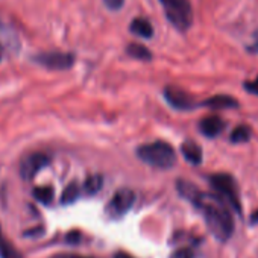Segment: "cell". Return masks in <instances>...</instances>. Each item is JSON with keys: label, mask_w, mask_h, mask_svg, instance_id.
<instances>
[{"label": "cell", "mask_w": 258, "mask_h": 258, "mask_svg": "<svg viewBox=\"0 0 258 258\" xmlns=\"http://www.w3.org/2000/svg\"><path fill=\"white\" fill-rule=\"evenodd\" d=\"M249 52H252V53H258V34L255 35V41L249 46Z\"/></svg>", "instance_id": "obj_25"}, {"label": "cell", "mask_w": 258, "mask_h": 258, "mask_svg": "<svg viewBox=\"0 0 258 258\" xmlns=\"http://www.w3.org/2000/svg\"><path fill=\"white\" fill-rule=\"evenodd\" d=\"M170 258H193V252L188 247H181V249L175 250L170 255Z\"/></svg>", "instance_id": "obj_20"}, {"label": "cell", "mask_w": 258, "mask_h": 258, "mask_svg": "<svg viewBox=\"0 0 258 258\" xmlns=\"http://www.w3.org/2000/svg\"><path fill=\"white\" fill-rule=\"evenodd\" d=\"M0 258H23L14 244L2 234V228H0Z\"/></svg>", "instance_id": "obj_14"}, {"label": "cell", "mask_w": 258, "mask_h": 258, "mask_svg": "<svg viewBox=\"0 0 258 258\" xmlns=\"http://www.w3.org/2000/svg\"><path fill=\"white\" fill-rule=\"evenodd\" d=\"M53 258H90V256H81V255H67V253H62V255H55Z\"/></svg>", "instance_id": "obj_26"}, {"label": "cell", "mask_w": 258, "mask_h": 258, "mask_svg": "<svg viewBox=\"0 0 258 258\" xmlns=\"http://www.w3.org/2000/svg\"><path fill=\"white\" fill-rule=\"evenodd\" d=\"M202 105L214 108V109H223V108H235V106H238V102L231 96L220 94V96H214V97L207 99Z\"/></svg>", "instance_id": "obj_13"}, {"label": "cell", "mask_w": 258, "mask_h": 258, "mask_svg": "<svg viewBox=\"0 0 258 258\" xmlns=\"http://www.w3.org/2000/svg\"><path fill=\"white\" fill-rule=\"evenodd\" d=\"M252 133H250V127L249 126H237L234 131L231 133V142L232 143H244L250 139Z\"/></svg>", "instance_id": "obj_19"}, {"label": "cell", "mask_w": 258, "mask_h": 258, "mask_svg": "<svg viewBox=\"0 0 258 258\" xmlns=\"http://www.w3.org/2000/svg\"><path fill=\"white\" fill-rule=\"evenodd\" d=\"M176 188L184 199L191 202L202 213L210 232L219 241H226L232 235L234 220L219 196L207 195L195 187L191 182L182 179H178Z\"/></svg>", "instance_id": "obj_1"}, {"label": "cell", "mask_w": 258, "mask_h": 258, "mask_svg": "<svg viewBox=\"0 0 258 258\" xmlns=\"http://www.w3.org/2000/svg\"><path fill=\"white\" fill-rule=\"evenodd\" d=\"M126 53L129 56H133L136 59H140V61H151L152 59V53L151 50L143 46V44H139V43H131L127 47H126Z\"/></svg>", "instance_id": "obj_15"}, {"label": "cell", "mask_w": 258, "mask_h": 258, "mask_svg": "<svg viewBox=\"0 0 258 258\" xmlns=\"http://www.w3.org/2000/svg\"><path fill=\"white\" fill-rule=\"evenodd\" d=\"M79 195H81L79 185H78L76 182H72V184H69V185L66 187V190L62 191V195H61V204H62V205H72V204H75V202L78 201Z\"/></svg>", "instance_id": "obj_16"}, {"label": "cell", "mask_w": 258, "mask_h": 258, "mask_svg": "<svg viewBox=\"0 0 258 258\" xmlns=\"http://www.w3.org/2000/svg\"><path fill=\"white\" fill-rule=\"evenodd\" d=\"M134 201H136V193L131 188H120L114 193L112 199L108 202L105 213L109 219L117 220L131 210Z\"/></svg>", "instance_id": "obj_4"}, {"label": "cell", "mask_w": 258, "mask_h": 258, "mask_svg": "<svg viewBox=\"0 0 258 258\" xmlns=\"http://www.w3.org/2000/svg\"><path fill=\"white\" fill-rule=\"evenodd\" d=\"M43 231H44V228H43V226H38V228H35V229H28L23 235H25V237H38V235L43 234Z\"/></svg>", "instance_id": "obj_23"}, {"label": "cell", "mask_w": 258, "mask_h": 258, "mask_svg": "<svg viewBox=\"0 0 258 258\" xmlns=\"http://www.w3.org/2000/svg\"><path fill=\"white\" fill-rule=\"evenodd\" d=\"M181 152H182L184 158H185L190 164L198 166V164L202 163V149H201L196 143H193V142H185V143H182Z\"/></svg>", "instance_id": "obj_11"}, {"label": "cell", "mask_w": 258, "mask_h": 258, "mask_svg": "<svg viewBox=\"0 0 258 258\" xmlns=\"http://www.w3.org/2000/svg\"><path fill=\"white\" fill-rule=\"evenodd\" d=\"M0 61H2V56H0Z\"/></svg>", "instance_id": "obj_28"}, {"label": "cell", "mask_w": 258, "mask_h": 258, "mask_svg": "<svg viewBox=\"0 0 258 258\" xmlns=\"http://www.w3.org/2000/svg\"><path fill=\"white\" fill-rule=\"evenodd\" d=\"M0 49L8 53H19L22 49V41L17 31L4 19H0Z\"/></svg>", "instance_id": "obj_8"}, {"label": "cell", "mask_w": 258, "mask_h": 258, "mask_svg": "<svg viewBox=\"0 0 258 258\" xmlns=\"http://www.w3.org/2000/svg\"><path fill=\"white\" fill-rule=\"evenodd\" d=\"M49 157L41 152H34L28 155L20 164V176L25 181H32L37 176V173L49 164Z\"/></svg>", "instance_id": "obj_7"}, {"label": "cell", "mask_w": 258, "mask_h": 258, "mask_svg": "<svg viewBox=\"0 0 258 258\" xmlns=\"http://www.w3.org/2000/svg\"><path fill=\"white\" fill-rule=\"evenodd\" d=\"M210 182L213 185V188L219 193V196H222L223 199H226L232 208L240 213V202H238V193L235 188V182L229 175H213L210 178Z\"/></svg>", "instance_id": "obj_5"}, {"label": "cell", "mask_w": 258, "mask_h": 258, "mask_svg": "<svg viewBox=\"0 0 258 258\" xmlns=\"http://www.w3.org/2000/svg\"><path fill=\"white\" fill-rule=\"evenodd\" d=\"M114 258H134V256H131V255L126 253V252H115Z\"/></svg>", "instance_id": "obj_27"}, {"label": "cell", "mask_w": 258, "mask_h": 258, "mask_svg": "<svg viewBox=\"0 0 258 258\" xmlns=\"http://www.w3.org/2000/svg\"><path fill=\"white\" fill-rule=\"evenodd\" d=\"M102 185H103V178L100 175H91L84 182V191L91 196L96 195L102 188Z\"/></svg>", "instance_id": "obj_17"}, {"label": "cell", "mask_w": 258, "mask_h": 258, "mask_svg": "<svg viewBox=\"0 0 258 258\" xmlns=\"http://www.w3.org/2000/svg\"><path fill=\"white\" fill-rule=\"evenodd\" d=\"M53 196H55V191L52 187H35L34 188V198L44 205H49L53 201Z\"/></svg>", "instance_id": "obj_18"}, {"label": "cell", "mask_w": 258, "mask_h": 258, "mask_svg": "<svg viewBox=\"0 0 258 258\" xmlns=\"http://www.w3.org/2000/svg\"><path fill=\"white\" fill-rule=\"evenodd\" d=\"M243 87H244L250 94H256V96H258V76H256V79H253V81L244 82Z\"/></svg>", "instance_id": "obj_21"}, {"label": "cell", "mask_w": 258, "mask_h": 258, "mask_svg": "<svg viewBox=\"0 0 258 258\" xmlns=\"http://www.w3.org/2000/svg\"><path fill=\"white\" fill-rule=\"evenodd\" d=\"M129 29H131L133 34H136L142 38H152V35H154V26L146 19H134Z\"/></svg>", "instance_id": "obj_12"}, {"label": "cell", "mask_w": 258, "mask_h": 258, "mask_svg": "<svg viewBox=\"0 0 258 258\" xmlns=\"http://www.w3.org/2000/svg\"><path fill=\"white\" fill-rule=\"evenodd\" d=\"M169 22L181 32H185L193 23V10L188 0H160Z\"/></svg>", "instance_id": "obj_3"}, {"label": "cell", "mask_w": 258, "mask_h": 258, "mask_svg": "<svg viewBox=\"0 0 258 258\" xmlns=\"http://www.w3.org/2000/svg\"><path fill=\"white\" fill-rule=\"evenodd\" d=\"M34 61L50 70H67L75 64V55L67 52H44L35 55Z\"/></svg>", "instance_id": "obj_6"}, {"label": "cell", "mask_w": 258, "mask_h": 258, "mask_svg": "<svg viewBox=\"0 0 258 258\" xmlns=\"http://www.w3.org/2000/svg\"><path fill=\"white\" fill-rule=\"evenodd\" d=\"M225 127V123L220 117L217 115H210V117H205L201 120L199 123V131L205 136V137H210V139H214L217 137Z\"/></svg>", "instance_id": "obj_10"}, {"label": "cell", "mask_w": 258, "mask_h": 258, "mask_svg": "<svg viewBox=\"0 0 258 258\" xmlns=\"http://www.w3.org/2000/svg\"><path fill=\"white\" fill-rule=\"evenodd\" d=\"M105 5H106L109 10L117 11V10H120V8L123 7V0H105Z\"/></svg>", "instance_id": "obj_22"}, {"label": "cell", "mask_w": 258, "mask_h": 258, "mask_svg": "<svg viewBox=\"0 0 258 258\" xmlns=\"http://www.w3.org/2000/svg\"><path fill=\"white\" fill-rule=\"evenodd\" d=\"M164 97L169 102V105H172L175 109H179V111H188L196 106L195 99L187 91H184L178 87H172V85L166 87Z\"/></svg>", "instance_id": "obj_9"}, {"label": "cell", "mask_w": 258, "mask_h": 258, "mask_svg": "<svg viewBox=\"0 0 258 258\" xmlns=\"http://www.w3.org/2000/svg\"><path fill=\"white\" fill-rule=\"evenodd\" d=\"M66 240H67L69 243H72V244H76V243L81 240V234H79L78 231H72V232L66 237Z\"/></svg>", "instance_id": "obj_24"}, {"label": "cell", "mask_w": 258, "mask_h": 258, "mask_svg": "<svg viewBox=\"0 0 258 258\" xmlns=\"http://www.w3.org/2000/svg\"><path fill=\"white\" fill-rule=\"evenodd\" d=\"M139 158L157 169H170L176 163V154L169 143L155 142L149 145H143L137 151Z\"/></svg>", "instance_id": "obj_2"}]
</instances>
